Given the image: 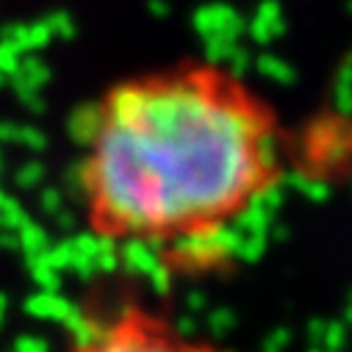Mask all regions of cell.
Here are the masks:
<instances>
[{"label": "cell", "instance_id": "cell-1", "mask_svg": "<svg viewBox=\"0 0 352 352\" xmlns=\"http://www.w3.org/2000/svg\"><path fill=\"white\" fill-rule=\"evenodd\" d=\"M280 161L275 109L230 69L178 61L128 75L86 117V225L106 241H203L278 186Z\"/></svg>", "mask_w": 352, "mask_h": 352}, {"label": "cell", "instance_id": "cell-2", "mask_svg": "<svg viewBox=\"0 0 352 352\" xmlns=\"http://www.w3.org/2000/svg\"><path fill=\"white\" fill-rule=\"evenodd\" d=\"M67 352H228L186 336L169 316L136 294H120L106 308L89 311L72 333Z\"/></svg>", "mask_w": 352, "mask_h": 352}]
</instances>
